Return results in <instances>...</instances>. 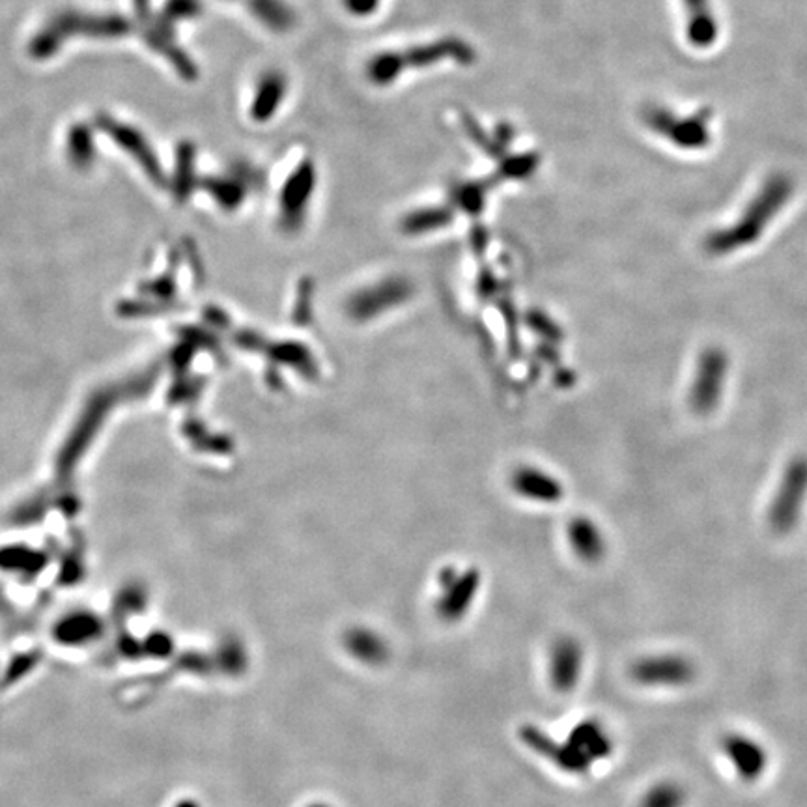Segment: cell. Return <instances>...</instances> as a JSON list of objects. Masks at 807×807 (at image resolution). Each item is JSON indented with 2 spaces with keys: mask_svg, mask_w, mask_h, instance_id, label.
<instances>
[{
  "mask_svg": "<svg viewBox=\"0 0 807 807\" xmlns=\"http://www.w3.org/2000/svg\"><path fill=\"white\" fill-rule=\"evenodd\" d=\"M344 647L354 656L355 660L369 664V666H380L387 656L389 647L376 632L367 628H352L344 636Z\"/></svg>",
  "mask_w": 807,
  "mask_h": 807,
  "instance_id": "obj_8",
  "label": "cell"
},
{
  "mask_svg": "<svg viewBox=\"0 0 807 807\" xmlns=\"http://www.w3.org/2000/svg\"><path fill=\"white\" fill-rule=\"evenodd\" d=\"M632 677L645 686H682L694 677V667L682 656L660 654L634 664Z\"/></svg>",
  "mask_w": 807,
  "mask_h": 807,
  "instance_id": "obj_2",
  "label": "cell"
},
{
  "mask_svg": "<svg viewBox=\"0 0 807 807\" xmlns=\"http://www.w3.org/2000/svg\"><path fill=\"white\" fill-rule=\"evenodd\" d=\"M568 744L593 765V761L604 759L611 753V740L602 725L596 722H583L570 733Z\"/></svg>",
  "mask_w": 807,
  "mask_h": 807,
  "instance_id": "obj_9",
  "label": "cell"
},
{
  "mask_svg": "<svg viewBox=\"0 0 807 807\" xmlns=\"http://www.w3.org/2000/svg\"><path fill=\"white\" fill-rule=\"evenodd\" d=\"M481 576L477 570H466L464 574H456L447 570L441 576V598L438 602L439 617L443 621H458L466 615L473 598L479 591Z\"/></svg>",
  "mask_w": 807,
  "mask_h": 807,
  "instance_id": "obj_1",
  "label": "cell"
},
{
  "mask_svg": "<svg viewBox=\"0 0 807 807\" xmlns=\"http://www.w3.org/2000/svg\"><path fill=\"white\" fill-rule=\"evenodd\" d=\"M581 658L580 643L576 639L561 638L553 643L550 656V679L557 692H570L580 679Z\"/></svg>",
  "mask_w": 807,
  "mask_h": 807,
  "instance_id": "obj_4",
  "label": "cell"
},
{
  "mask_svg": "<svg viewBox=\"0 0 807 807\" xmlns=\"http://www.w3.org/2000/svg\"><path fill=\"white\" fill-rule=\"evenodd\" d=\"M570 540L574 550L585 561H596L602 555V540L589 522H574L570 527Z\"/></svg>",
  "mask_w": 807,
  "mask_h": 807,
  "instance_id": "obj_11",
  "label": "cell"
},
{
  "mask_svg": "<svg viewBox=\"0 0 807 807\" xmlns=\"http://www.w3.org/2000/svg\"><path fill=\"white\" fill-rule=\"evenodd\" d=\"M406 68L404 57L397 53H383L380 57L372 58L369 64V77L376 85H387L393 83L398 77V73Z\"/></svg>",
  "mask_w": 807,
  "mask_h": 807,
  "instance_id": "obj_12",
  "label": "cell"
},
{
  "mask_svg": "<svg viewBox=\"0 0 807 807\" xmlns=\"http://www.w3.org/2000/svg\"><path fill=\"white\" fill-rule=\"evenodd\" d=\"M309 807H327V806H324V804H314V806H309Z\"/></svg>",
  "mask_w": 807,
  "mask_h": 807,
  "instance_id": "obj_16",
  "label": "cell"
},
{
  "mask_svg": "<svg viewBox=\"0 0 807 807\" xmlns=\"http://www.w3.org/2000/svg\"><path fill=\"white\" fill-rule=\"evenodd\" d=\"M512 486L520 496L533 499V501L552 503L561 497L559 482L538 469H518L512 477Z\"/></svg>",
  "mask_w": 807,
  "mask_h": 807,
  "instance_id": "obj_7",
  "label": "cell"
},
{
  "mask_svg": "<svg viewBox=\"0 0 807 807\" xmlns=\"http://www.w3.org/2000/svg\"><path fill=\"white\" fill-rule=\"evenodd\" d=\"M684 793L675 783H658L641 800V807H682Z\"/></svg>",
  "mask_w": 807,
  "mask_h": 807,
  "instance_id": "obj_13",
  "label": "cell"
},
{
  "mask_svg": "<svg viewBox=\"0 0 807 807\" xmlns=\"http://www.w3.org/2000/svg\"><path fill=\"white\" fill-rule=\"evenodd\" d=\"M520 737L531 750L537 751L542 757L552 761L553 765L559 766L567 772L581 774L591 766V763L581 755L580 751L574 750V746H570L568 742L567 744L555 742L544 731H540L533 725L522 727Z\"/></svg>",
  "mask_w": 807,
  "mask_h": 807,
  "instance_id": "obj_3",
  "label": "cell"
},
{
  "mask_svg": "<svg viewBox=\"0 0 807 807\" xmlns=\"http://www.w3.org/2000/svg\"><path fill=\"white\" fill-rule=\"evenodd\" d=\"M378 0H346L348 8L355 14H367L372 8H376Z\"/></svg>",
  "mask_w": 807,
  "mask_h": 807,
  "instance_id": "obj_15",
  "label": "cell"
},
{
  "mask_svg": "<svg viewBox=\"0 0 807 807\" xmlns=\"http://www.w3.org/2000/svg\"><path fill=\"white\" fill-rule=\"evenodd\" d=\"M217 660L221 662L223 671L228 675H240L247 667V652L238 641H227L217 654Z\"/></svg>",
  "mask_w": 807,
  "mask_h": 807,
  "instance_id": "obj_14",
  "label": "cell"
},
{
  "mask_svg": "<svg viewBox=\"0 0 807 807\" xmlns=\"http://www.w3.org/2000/svg\"><path fill=\"white\" fill-rule=\"evenodd\" d=\"M723 751L742 779L759 778L766 768V751L750 737L731 735L723 740Z\"/></svg>",
  "mask_w": 807,
  "mask_h": 807,
  "instance_id": "obj_5",
  "label": "cell"
},
{
  "mask_svg": "<svg viewBox=\"0 0 807 807\" xmlns=\"http://www.w3.org/2000/svg\"><path fill=\"white\" fill-rule=\"evenodd\" d=\"M314 180L316 174L311 163H301L298 169L288 176L281 195V208L288 221H298L299 215L305 212L316 184Z\"/></svg>",
  "mask_w": 807,
  "mask_h": 807,
  "instance_id": "obj_6",
  "label": "cell"
},
{
  "mask_svg": "<svg viewBox=\"0 0 807 807\" xmlns=\"http://www.w3.org/2000/svg\"><path fill=\"white\" fill-rule=\"evenodd\" d=\"M286 96V79L281 73H268L258 88L256 96L255 116L264 120L275 113Z\"/></svg>",
  "mask_w": 807,
  "mask_h": 807,
  "instance_id": "obj_10",
  "label": "cell"
}]
</instances>
